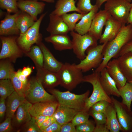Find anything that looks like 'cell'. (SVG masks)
Instances as JSON below:
<instances>
[{
    "instance_id": "6da1fadb",
    "label": "cell",
    "mask_w": 132,
    "mask_h": 132,
    "mask_svg": "<svg viewBox=\"0 0 132 132\" xmlns=\"http://www.w3.org/2000/svg\"><path fill=\"white\" fill-rule=\"evenodd\" d=\"M132 40V23L123 25L119 33L112 40L108 42L103 50L102 61L94 71L100 73L106 66L112 58H117L122 48Z\"/></svg>"
},
{
    "instance_id": "7a4b0ae2",
    "label": "cell",
    "mask_w": 132,
    "mask_h": 132,
    "mask_svg": "<svg viewBox=\"0 0 132 132\" xmlns=\"http://www.w3.org/2000/svg\"><path fill=\"white\" fill-rule=\"evenodd\" d=\"M47 90L54 96L59 105L79 110L84 109L86 101L90 92L89 90H88L83 94L78 95L68 90L63 92L54 88Z\"/></svg>"
},
{
    "instance_id": "3957f363",
    "label": "cell",
    "mask_w": 132,
    "mask_h": 132,
    "mask_svg": "<svg viewBox=\"0 0 132 132\" xmlns=\"http://www.w3.org/2000/svg\"><path fill=\"white\" fill-rule=\"evenodd\" d=\"M76 65L65 63L57 73L60 80V85L70 91L83 82V72L76 67Z\"/></svg>"
},
{
    "instance_id": "277c9868",
    "label": "cell",
    "mask_w": 132,
    "mask_h": 132,
    "mask_svg": "<svg viewBox=\"0 0 132 132\" xmlns=\"http://www.w3.org/2000/svg\"><path fill=\"white\" fill-rule=\"evenodd\" d=\"M100 72L94 71L91 74L84 76L83 82L89 83L93 87L92 94L87 99L84 109L89 110L92 106L96 102L104 100L112 104L111 97L105 92L100 81Z\"/></svg>"
},
{
    "instance_id": "5b68a950",
    "label": "cell",
    "mask_w": 132,
    "mask_h": 132,
    "mask_svg": "<svg viewBox=\"0 0 132 132\" xmlns=\"http://www.w3.org/2000/svg\"><path fill=\"white\" fill-rule=\"evenodd\" d=\"M47 13L45 12L42 14L24 34L18 37L17 43L24 53L29 51L34 44L37 45L42 42V36L39 33V29L41 22Z\"/></svg>"
},
{
    "instance_id": "8992f818",
    "label": "cell",
    "mask_w": 132,
    "mask_h": 132,
    "mask_svg": "<svg viewBox=\"0 0 132 132\" xmlns=\"http://www.w3.org/2000/svg\"><path fill=\"white\" fill-rule=\"evenodd\" d=\"M25 98L32 104L39 102L56 100L54 96L45 90L36 77L29 80L25 93Z\"/></svg>"
},
{
    "instance_id": "52a82bcc",
    "label": "cell",
    "mask_w": 132,
    "mask_h": 132,
    "mask_svg": "<svg viewBox=\"0 0 132 132\" xmlns=\"http://www.w3.org/2000/svg\"><path fill=\"white\" fill-rule=\"evenodd\" d=\"M107 43L89 47L86 51L87 55L85 57L80 60L79 64H76V67L83 72L98 67L102 61L103 49Z\"/></svg>"
},
{
    "instance_id": "ba28073f",
    "label": "cell",
    "mask_w": 132,
    "mask_h": 132,
    "mask_svg": "<svg viewBox=\"0 0 132 132\" xmlns=\"http://www.w3.org/2000/svg\"><path fill=\"white\" fill-rule=\"evenodd\" d=\"M132 6L131 3L127 0H109L105 3L104 9L123 25H125Z\"/></svg>"
},
{
    "instance_id": "9c48e42d",
    "label": "cell",
    "mask_w": 132,
    "mask_h": 132,
    "mask_svg": "<svg viewBox=\"0 0 132 132\" xmlns=\"http://www.w3.org/2000/svg\"><path fill=\"white\" fill-rule=\"evenodd\" d=\"M70 34L72 38V49L80 60L85 57L86 51L89 47L98 44V40L88 33L81 35L74 31L70 32Z\"/></svg>"
},
{
    "instance_id": "30bf717a",
    "label": "cell",
    "mask_w": 132,
    "mask_h": 132,
    "mask_svg": "<svg viewBox=\"0 0 132 132\" xmlns=\"http://www.w3.org/2000/svg\"><path fill=\"white\" fill-rule=\"evenodd\" d=\"M17 38L16 36H0L2 44L0 60L8 59L14 63L18 58L22 56L24 53L18 44Z\"/></svg>"
},
{
    "instance_id": "8fae6325",
    "label": "cell",
    "mask_w": 132,
    "mask_h": 132,
    "mask_svg": "<svg viewBox=\"0 0 132 132\" xmlns=\"http://www.w3.org/2000/svg\"><path fill=\"white\" fill-rule=\"evenodd\" d=\"M112 104L116 112L119 122L121 127L122 131L132 132V111L122 102L112 96Z\"/></svg>"
},
{
    "instance_id": "7c38bea8",
    "label": "cell",
    "mask_w": 132,
    "mask_h": 132,
    "mask_svg": "<svg viewBox=\"0 0 132 132\" xmlns=\"http://www.w3.org/2000/svg\"><path fill=\"white\" fill-rule=\"evenodd\" d=\"M33 104L25 99L20 105L12 119V125L13 128L18 131L31 119L30 110Z\"/></svg>"
},
{
    "instance_id": "4fadbf2b",
    "label": "cell",
    "mask_w": 132,
    "mask_h": 132,
    "mask_svg": "<svg viewBox=\"0 0 132 132\" xmlns=\"http://www.w3.org/2000/svg\"><path fill=\"white\" fill-rule=\"evenodd\" d=\"M19 11L13 14L8 13L4 18L0 21V36H12L20 34L18 28L17 21L21 12Z\"/></svg>"
},
{
    "instance_id": "5bb4252c",
    "label": "cell",
    "mask_w": 132,
    "mask_h": 132,
    "mask_svg": "<svg viewBox=\"0 0 132 132\" xmlns=\"http://www.w3.org/2000/svg\"><path fill=\"white\" fill-rule=\"evenodd\" d=\"M110 16L108 12L104 9L98 12L93 19L88 33L98 41L99 40L102 34L103 27Z\"/></svg>"
},
{
    "instance_id": "9a60e30c",
    "label": "cell",
    "mask_w": 132,
    "mask_h": 132,
    "mask_svg": "<svg viewBox=\"0 0 132 132\" xmlns=\"http://www.w3.org/2000/svg\"><path fill=\"white\" fill-rule=\"evenodd\" d=\"M37 69L36 77L44 88H53L60 85V80L57 73L49 71L43 67Z\"/></svg>"
},
{
    "instance_id": "2e32d148",
    "label": "cell",
    "mask_w": 132,
    "mask_h": 132,
    "mask_svg": "<svg viewBox=\"0 0 132 132\" xmlns=\"http://www.w3.org/2000/svg\"><path fill=\"white\" fill-rule=\"evenodd\" d=\"M45 5L44 2L37 0H19L17 2L18 8L30 15L35 21L37 15L43 11Z\"/></svg>"
},
{
    "instance_id": "e0dca14e",
    "label": "cell",
    "mask_w": 132,
    "mask_h": 132,
    "mask_svg": "<svg viewBox=\"0 0 132 132\" xmlns=\"http://www.w3.org/2000/svg\"><path fill=\"white\" fill-rule=\"evenodd\" d=\"M59 105L57 100L38 102L33 104L30 112L32 117L50 116L53 115Z\"/></svg>"
},
{
    "instance_id": "ac0fdd59",
    "label": "cell",
    "mask_w": 132,
    "mask_h": 132,
    "mask_svg": "<svg viewBox=\"0 0 132 132\" xmlns=\"http://www.w3.org/2000/svg\"><path fill=\"white\" fill-rule=\"evenodd\" d=\"M123 25L111 16L105 25L104 32L99 39V43L102 44L113 39L118 34Z\"/></svg>"
},
{
    "instance_id": "d6986e66",
    "label": "cell",
    "mask_w": 132,
    "mask_h": 132,
    "mask_svg": "<svg viewBox=\"0 0 132 132\" xmlns=\"http://www.w3.org/2000/svg\"><path fill=\"white\" fill-rule=\"evenodd\" d=\"M41 49L44 56L43 67L49 71L57 73L63 64L57 60L42 42L37 44Z\"/></svg>"
},
{
    "instance_id": "ffe728a7",
    "label": "cell",
    "mask_w": 132,
    "mask_h": 132,
    "mask_svg": "<svg viewBox=\"0 0 132 132\" xmlns=\"http://www.w3.org/2000/svg\"><path fill=\"white\" fill-rule=\"evenodd\" d=\"M106 68L109 75L115 82L118 89L127 82V79L120 68L117 58L110 60Z\"/></svg>"
},
{
    "instance_id": "44dd1931",
    "label": "cell",
    "mask_w": 132,
    "mask_h": 132,
    "mask_svg": "<svg viewBox=\"0 0 132 132\" xmlns=\"http://www.w3.org/2000/svg\"><path fill=\"white\" fill-rule=\"evenodd\" d=\"M49 22L46 28L50 35L67 34L70 31L68 26L61 16L49 15Z\"/></svg>"
},
{
    "instance_id": "7402d4cb",
    "label": "cell",
    "mask_w": 132,
    "mask_h": 132,
    "mask_svg": "<svg viewBox=\"0 0 132 132\" xmlns=\"http://www.w3.org/2000/svg\"><path fill=\"white\" fill-rule=\"evenodd\" d=\"M44 40L52 43L54 48L58 51L72 49V41L67 34L50 35L45 38Z\"/></svg>"
},
{
    "instance_id": "603a6c76",
    "label": "cell",
    "mask_w": 132,
    "mask_h": 132,
    "mask_svg": "<svg viewBox=\"0 0 132 132\" xmlns=\"http://www.w3.org/2000/svg\"><path fill=\"white\" fill-rule=\"evenodd\" d=\"M100 81L104 91L108 95L118 97L120 96L115 82L109 75L106 68L100 72Z\"/></svg>"
},
{
    "instance_id": "cb8c5ba5",
    "label": "cell",
    "mask_w": 132,
    "mask_h": 132,
    "mask_svg": "<svg viewBox=\"0 0 132 132\" xmlns=\"http://www.w3.org/2000/svg\"><path fill=\"white\" fill-rule=\"evenodd\" d=\"M80 110L59 104L53 115L56 121L62 126L71 122L75 116Z\"/></svg>"
},
{
    "instance_id": "d4e9b609",
    "label": "cell",
    "mask_w": 132,
    "mask_h": 132,
    "mask_svg": "<svg viewBox=\"0 0 132 132\" xmlns=\"http://www.w3.org/2000/svg\"><path fill=\"white\" fill-rule=\"evenodd\" d=\"M99 8L96 5L91 11L84 15L76 24L74 31L81 35L87 33L90 27L93 19Z\"/></svg>"
},
{
    "instance_id": "484cf974",
    "label": "cell",
    "mask_w": 132,
    "mask_h": 132,
    "mask_svg": "<svg viewBox=\"0 0 132 132\" xmlns=\"http://www.w3.org/2000/svg\"><path fill=\"white\" fill-rule=\"evenodd\" d=\"M106 118V124L110 132H119L122 131L118 120L116 109L112 104L110 103L105 113Z\"/></svg>"
},
{
    "instance_id": "4316f807",
    "label": "cell",
    "mask_w": 132,
    "mask_h": 132,
    "mask_svg": "<svg viewBox=\"0 0 132 132\" xmlns=\"http://www.w3.org/2000/svg\"><path fill=\"white\" fill-rule=\"evenodd\" d=\"M76 2L75 0H58L55 5V9L50 13L58 16L71 11L81 13L75 5Z\"/></svg>"
},
{
    "instance_id": "83f0119b",
    "label": "cell",
    "mask_w": 132,
    "mask_h": 132,
    "mask_svg": "<svg viewBox=\"0 0 132 132\" xmlns=\"http://www.w3.org/2000/svg\"><path fill=\"white\" fill-rule=\"evenodd\" d=\"M117 58L120 68L127 82L132 81V52L125 53Z\"/></svg>"
},
{
    "instance_id": "f1b7e54d",
    "label": "cell",
    "mask_w": 132,
    "mask_h": 132,
    "mask_svg": "<svg viewBox=\"0 0 132 132\" xmlns=\"http://www.w3.org/2000/svg\"><path fill=\"white\" fill-rule=\"evenodd\" d=\"M7 98L6 104V118L12 119L18 108L25 98L20 96L15 91Z\"/></svg>"
},
{
    "instance_id": "f546056e",
    "label": "cell",
    "mask_w": 132,
    "mask_h": 132,
    "mask_svg": "<svg viewBox=\"0 0 132 132\" xmlns=\"http://www.w3.org/2000/svg\"><path fill=\"white\" fill-rule=\"evenodd\" d=\"M35 21L29 14L21 11L17 21V27L20 32L19 35L24 34L34 24Z\"/></svg>"
},
{
    "instance_id": "4dcf8cb0",
    "label": "cell",
    "mask_w": 132,
    "mask_h": 132,
    "mask_svg": "<svg viewBox=\"0 0 132 132\" xmlns=\"http://www.w3.org/2000/svg\"><path fill=\"white\" fill-rule=\"evenodd\" d=\"M25 54L33 61L37 69L43 67V55L41 49L38 45H33L29 51Z\"/></svg>"
},
{
    "instance_id": "1f68e13d",
    "label": "cell",
    "mask_w": 132,
    "mask_h": 132,
    "mask_svg": "<svg viewBox=\"0 0 132 132\" xmlns=\"http://www.w3.org/2000/svg\"><path fill=\"white\" fill-rule=\"evenodd\" d=\"M120 96L122 98V102L131 110L132 101V84L127 82L123 87L119 89Z\"/></svg>"
},
{
    "instance_id": "d6a6232c",
    "label": "cell",
    "mask_w": 132,
    "mask_h": 132,
    "mask_svg": "<svg viewBox=\"0 0 132 132\" xmlns=\"http://www.w3.org/2000/svg\"><path fill=\"white\" fill-rule=\"evenodd\" d=\"M9 59L1 60L0 61V79H10L11 74L14 70L11 63Z\"/></svg>"
},
{
    "instance_id": "836d02e7",
    "label": "cell",
    "mask_w": 132,
    "mask_h": 132,
    "mask_svg": "<svg viewBox=\"0 0 132 132\" xmlns=\"http://www.w3.org/2000/svg\"><path fill=\"white\" fill-rule=\"evenodd\" d=\"M85 15L74 12L71 14H64L61 17L68 26L70 31H74L77 22L80 20Z\"/></svg>"
},
{
    "instance_id": "e575fe53",
    "label": "cell",
    "mask_w": 132,
    "mask_h": 132,
    "mask_svg": "<svg viewBox=\"0 0 132 132\" xmlns=\"http://www.w3.org/2000/svg\"><path fill=\"white\" fill-rule=\"evenodd\" d=\"M14 91V88L10 79H0V98L5 99Z\"/></svg>"
},
{
    "instance_id": "d590c367",
    "label": "cell",
    "mask_w": 132,
    "mask_h": 132,
    "mask_svg": "<svg viewBox=\"0 0 132 132\" xmlns=\"http://www.w3.org/2000/svg\"><path fill=\"white\" fill-rule=\"evenodd\" d=\"M10 79L13 84L15 91L20 96L25 97V94L27 85L24 84L17 77L15 71L11 74Z\"/></svg>"
},
{
    "instance_id": "8d00e7d4",
    "label": "cell",
    "mask_w": 132,
    "mask_h": 132,
    "mask_svg": "<svg viewBox=\"0 0 132 132\" xmlns=\"http://www.w3.org/2000/svg\"><path fill=\"white\" fill-rule=\"evenodd\" d=\"M19 0H0V7L6 10L8 13H16L19 11L17 2Z\"/></svg>"
},
{
    "instance_id": "74e56055",
    "label": "cell",
    "mask_w": 132,
    "mask_h": 132,
    "mask_svg": "<svg viewBox=\"0 0 132 132\" xmlns=\"http://www.w3.org/2000/svg\"><path fill=\"white\" fill-rule=\"evenodd\" d=\"M89 110L84 109L77 112L73 118L71 122L76 126L88 121L89 120Z\"/></svg>"
},
{
    "instance_id": "f35d334b",
    "label": "cell",
    "mask_w": 132,
    "mask_h": 132,
    "mask_svg": "<svg viewBox=\"0 0 132 132\" xmlns=\"http://www.w3.org/2000/svg\"><path fill=\"white\" fill-rule=\"evenodd\" d=\"M92 5L90 0H78L76 7L81 13L85 15L91 11L96 6Z\"/></svg>"
},
{
    "instance_id": "ab89813d",
    "label": "cell",
    "mask_w": 132,
    "mask_h": 132,
    "mask_svg": "<svg viewBox=\"0 0 132 132\" xmlns=\"http://www.w3.org/2000/svg\"><path fill=\"white\" fill-rule=\"evenodd\" d=\"M21 131L25 132H41L36 122L35 117H33L18 132Z\"/></svg>"
},
{
    "instance_id": "60d3db41",
    "label": "cell",
    "mask_w": 132,
    "mask_h": 132,
    "mask_svg": "<svg viewBox=\"0 0 132 132\" xmlns=\"http://www.w3.org/2000/svg\"><path fill=\"white\" fill-rule=\"evenodd\" d=\"M89 113L90 116L94 119L96 124H106V118L105 113L96 111L90 109Z\"/></svg>"
},
{
    "instance_id": "b9f144b4",
    "label": "cell",
    "mask_w": 132,
    "mask_h": 132,
    "mask_svg": "<svg viewBox=\"0 0 132 132\" xmlns=\"http://www.w3.org/2000/svg\"><path fill=\"white\" fill-rule=\"evenodd\" d=\"M95 127L94 122L89 120L84 123L76 126V132H93Z\"/></svg>"
},
{
    "instance_id": "7bdbcfd3",
    "label": "cell",
    "mask_w": 132,
    "mask_h": 132,
    "mask_svg": "<svg viewBox=\"0 0 132 132\" xmlns=\"http://www.w3.org/2000/svg\"><path fill=\"white\" fill-rule=\"evenodd\" d=\"M110 103L106 100L99 101L93 105L90 109L96 111L105 113Z\"/></svg>"
},
{
    "instance_id": "ee69618b",
    "label": "cell",
    "mask_w": 132,
    "mask_h": 132,
    "mask_svg": "<svg viewBox=\"0 0 132 132\" xmlns=\"http://www.w3.org/2000/svg\"><path fill=\"white\" fill-rule=\"evenodd\" d=\"M14 128L12 123V119L7 117L0 124V132H10L13 131Z\"/></svg>"
},
{
    "instance_id": "f6af8a7d",
    "label": "cell",
    "mask_w": 132,
    "mask_h": 132,
    "mask_svg": "<svg viewBox=\"0 0 132 132\" xmlns=\"http://www.w3.org/2000/svg\"><path fill=\"white\" fill-rule=\"evenodd\" d=\"M60 132H76V126L71 122L64 124L61 126Z\"/></svg>"
},
{
    "instance_id": "bcb514c9",
    "label": "cell",
    "mask_w": 132,
    "mask_h": 132,
    "mask_svg": "<svg viewBox=\"0 0 132 132\" xmlns=\"http://www.w3.org/2000/svg\"><path fill=\"white\" fill-rule=\"evenodd\" d=\"M130 52H132V40L122 48L118 55L117 58L120 56Z\"/></svg>"
},
{
    "instance_id": "7dc6e473",
    "label": "cell",
    "mask_w": 132,
    "mask_h": 132,
    "mask_svg": "<svg viewBox=\"0 0 132 132\" xmlns=\"http://www.w3.org/2000/svg\"><path fill=\"white\" fill-rule=\"evenodd\" d=\"M61 126L56 121L45 129L43 132H60Z\"/></svg>"
},
{
    "instance_id": "c3c4849f",
    "label": "cell",
    "mask_w": 132,
    "mask_h": 132,
    "mask_svg": "<svg viewBox=\"0 0 132 132\" xmlns=\"http://www.w3.org/2000/svg\"><path fill=\"white\" fill-rule=\"evenodd\" d=\"M55 121V119L53 115L50 116L48 119L45 121L40 127V128L41 132H43L45 129Z\"/></svg>"
},
{
    "instance_id": "681fc988",
    "label": "cell",
    "mask_w": 132,
    "mask_h": 132,
    "mask_svg": "<svg viewBox=\"0 0 132 132\" xmlns=\"http://www.w3.org/2000/svg\"><path fill=\"white\" fill-rule=\"evenodd\" d=\"M5 99L1 98L0 99V121L1 122L4 119L6 113V107L5 103Z\"/></svg>"
},
{
    "instance_id": "f907efd6",
    "label": "cell",
    "mask_w": 132,
    "mask_h": 132,
    "mask_svg": "<svg viewBox=\"0 0 132 132\" xmlns=\"http://www.w3.org/2000/svg\"><path fill=\"white\" fill-rule=\"evenodd\" d=\"M22 69H18L16 72H15V75L22 83L27 85L28 83L29 80L28 79L27 77L22 73Z\"/></svg>"
},
{
    "instance_id": "816d5d0a",
    "label": "cell",
    "mask_w": 132,
    "mask_h": 132,
    "mask_svg": "<svg viewBox=\"0 0 132 132\" xmlns=\"http://www.w3.org/2000/svg\"><path fill=\"white\" fill-rule=\"evenodd\" d=\"M106 124H96L93 132H109Z\"/></svg>"
},
{
    "instance_id": "f5cc1de1",
    "label": "cell",
    "mask_w": 132,
    "mask_h": 132,
    "mask_svg": "<svg viewBox=\"0 0 132 132\" xmlns=\"http://www.w3.org/2000/svg\"><path fill=\"white\" fill-rule=\"evenodd\" d=\"M50 116L40 115L35 117V121L40 128L43 123L49 118Z\"/></svg>"
},
{
    "instance_id": "db71d44e",
    "label": "cell",
    "mask_w": 132,
    "mask_h": 132,
    "mask_svg": "<svg viewBox=\"0 0 132 132\" xmlns=\"http://www.w3.org/2000/svg\"><path fill=\"white\" fill-rule=\"evenodd\" d=\"M32 72V68L29 66L24 67L22 69V73L27 77L29 76Z\"/></svg>"
},
{
    "instance_id": "11a10c76",
    "label": "cell",
    "mask_w": 132,
    "mask_h": 132,
    "mask_svg": "<svg viewBox=\"0 0 132 132\" xmlns=\"http://www.w3.org/2000/svg\"><path fill=\"white\" fill-rule=\"evenodd\" d=\"M109 0H96V4L99 8L103 4Z\"/></svg>"
},
{
    "instance_id": "9f6ffc18",
    "label": "cell",
    "mask_w": 132,
    "mask_h": 132,
    "mask_svg": "<svg viewBox=\"0 0 132 132\" xmlns=\"http://www.w3.org/2000/svg\"><path fill=\"white\" fill-rule=\"evenodd\" d=\"M132 6L130 10L127 24L132 23Z\"/></svg>"
},
{
    "instance_id": "6f0895ef",
    "label": "cell",
    "mask_w": 132,
    "mask_h": 132,
    "mask_svg": "<svg viewBox=\"0 0 132 132\" xmlns=\"http://www.w3.org/2000/svg\"><path fill=\"white\" fill-rule=\"evenodd\" d=\"M48 3H53L55 2V0H40Z\"/></svg>"
},
{
    "instance_id": "680465c9",
    "label": "cell",
    "mask_w": 132,
    "mask_h": 132,
    "mask_svg": "<svg viewBox=\"0 0 132 132\" xmlns=\"http://www.w3.org/2000/svg\"><path fill=\"white\" fill-rule=\"evenodd\" d=\"M129 2L131 3L132 2V0H127Z\"/></svg>"
},
{
    "instance_id": "91938a15",
    "label": "cell",
    "mask_w": 132,
    "mask_h": 132,
    "mask_svg": "<svg viewBox=\"0 0 132 132\" xmlns=\"http://www.w3.org/2000/svg\"><path fill=\"white\" fill-rule=\"evenodd\" d=\"M130 83H131L132 84V81L130 82Z\"/></svg>"
}]
</instances>
